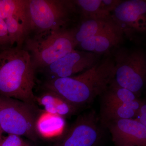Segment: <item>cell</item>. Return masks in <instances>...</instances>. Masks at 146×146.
<instances>
[{
  "instance_id": "6da1fadb",
  "label": "cell",
  "mask_w": 146,
  "mask_h": 146,
  "mask_svg": "<svg viewBox=\"0 0 146 146\" xmlns=\"http://www.w3.org/2000/svg\"><path fill=\"white\" fill-rule=\"evenodd\" d=\"M115 65L108 54L92 68L70 77L48 80L44 87L54 92L78 110L100 96L113 80Z\"/></svg>"
},
{
  "instance_id": "7a4b0ae2",
  "label": "cell",
  "mask_w": 146,
  "mask_h": 146,
  "mask_svg": "<svg viewBox=\"0 0 146 146\" xmlns=\"http://www.w3.org/2000/svg\"><path fill=\"white\" fill-rule=\"evenodd\" d=\"M36 69L28 52L16 47L0 52V96L36 106Z\"/></svg>"
},
{
  "instance_id": "3957f363",
  "label": "cell",
  "mask_w": 146,
  "mask_h": 146,
  "mask_svg": "<svg viewBox=\"0 0 146 146\" xmlns=\"http://www.w3.org/2000/svg\"><path fill=\"white\" fill-rule=\"evenodd\" d=\"M27 15L29 34L36 35L70 29L80 13L74 1L27 0Z\"/></svg>"
},
{
  "instance_id": "277c9868",
  "label": "cell",
  "mask_w": 146,
  "mask_h": 146,
  "mask_svg": "<svg viewBox=\"0 0 146 146\" xmlns=\"http://www.w3.org/2000/svg\"><path fill=\"white\" fill-rule=\"evenodd\" d=\"M25 49L28 52L36 70H41L75 49L76 45L72 29L35 35L25 40Z\"/></svg>"
},
{
  "instance_id": "5b68a950",
  "label": "cell",
  "mask_w": 146,
  "mask_h": 146,
  "mask_svg": "<svg viewBox=\"0 0 146 146\" xmlns=\"http://www.w3.org/2000/svg\"><path fill=\"white\" fill-rule=\"evenodd\" d=\"M39 113L35 106L0 96V126L3 132L35 141L38 136L36 123Z\"/></svg>"
},
{
  "instance_id": "8992f818",
  "label": "cell",
  "mask_w": 146,
  "mask_h": 146,
  "mask_svg": "<svg viewBox=\"0 0 146 146\" xmlns=\"http://www.w3.org/2000/svg\"><path fill=\"white\" fill-rule=\"evenodd\" d=\"M115 74L113 81L139 97L146 81V56L141 48L117 50L113 56Z\"/></svg>"
},
{
  "instance_id": "52a82bcc",
  "label": "cell",
  "mask_w": 146,
  "mask_h": 146,
  "mask_svg": "<svg viewBox=\"0 0 146 146\" xmlns=\"http://www.w3.org/2000/svg\"><path fill=\"white\" fill-rule=\"evenodd\" d=\"M105 129L94 110L84 112L78 117L56 146H98Z\"/></svg>"
},
{
  "instance_id": "ba28073f",
  "label": "cell",
  "mask_w": 146,
  "mask_h": 146,
  "mask_svg": "<svg viewBox=\"0 0 146 146\" xmlns=\"http://www.w3.org/2000/svg\"><path fill=\"white\" fill-rule=\"evenodd\" d=\"M115 23L122 31L124 36L131 39L146 31V1H122L111 13Z\"/></svg>"
},
{
  "instance_id": "9c48e42d",
  "label": "cell",
  "mask_w": 146,
  "mask_h": 146,
  "mask_svg": "<svg viewBox=\"0 0 146 146\" xmlns=\"http://www.w3.org/2000/svg\"><path fill=\"white\" fill-rule=\"evenodd\" d=\"M99 55L84 50L74 49L42 70L48 80L70 77L87 70L99 61Z\"/></svg>"
},
{
  "instance_id": "30bf717a",
  "label": "cell",
  "mask_w": 146,
  "mask_h": 146,
  "mask_svg": "<svg viewBox=\"0 0 146 146\" xmlns=\"http://www.w3.org/2000/svg\"><path fill=\"white\" fill-rule=\"evenodd\" d=\"M104 125L117 146H146V126L135 119L116 120Z\"/></svg>"
},
{
  "instance_id": "8fae6325",
  "label": "cell",
  "mask_w": 146,
  "mask_h": 146,
  "mask_svg": "<svg viewBox=\"0 0 146 146\" xmlns=\"http://www.w3.org/2000/svg\"><path fill=\"white\" fill-rule=\"evenodd\" d=\"M123 33L119 27L114 23L94 36L86 39L77 46L82 50L101 55L109 53L124 40Z\"/></svg>"
},
{
  "instance_id": "7c38bea8",
  "label": "cell",
  "mask_w": 146,
  "mask_h": 146,
  "mask_svg": "<svg viewBox=\"0 0 146 146\" xmlns=\"http://www.w3.org/2000/svg\"><path fill=\"white\" fill-rule=\"evenodd\" d=\"M114 23L111 14L80 18L78 25L75 28L72 29L76 46Z\"/></svg>"
},
{
  "instance_id": "4fadbf2b",
  "label": "cell",
  "mask_w": 146,
  "mask_h": 146,
  "mask_svg": "<svg viewBox=\"0 0 146 146\" xmlns=\"http://www.w3.org/2000/svg\"><path fill=\"white\" fill-rule=\"evenodd\" d=\"M142 101L137 100L126 104H101L100 119L104 125L122 119H134Z\"/></svg>"
},
{
  "instance_id": "5bb4252c",
  "label": "cell",
  "mask_w": 146,
  "mask_h": 146,
  "mask_svg": "<svg viewBox=\"0 0 146 146\" xmlns=\"http://www.w3.org/2000/svg\"><path fill=\"white\" fill-rule=\"evenodd\" d=\"M36 102L43 106L45 111L59 115L60 117H70L77 112L78 110L59 95L54 92L47 91L38 98Z\"/></svg>"
},
{
  "instance_id": "9a60e30c",
  "label": "cell",
  "mask_w": 146,
  "mask_h": 146,
  "mask_svg": "<svg viewBox=\"0 0 146 146\" xmlns=\"http://www.w3.org/2000/svg\"><path fill=\"white\" fill-rule=\"evenodd\" d=\"M65 126V120L59 115L44 112L39 113L36 123L38 135L45 138H50L59 135Z\"/></svg>"
},
{
  "instance_id": "2e32d148",
  "label": "cell",
  "mask_w": 146,
  "mask_h": 146,
  "mask_svg": "<svg viewBox=\"0 0 146 146\" xmlns=\"http://www.w3.org/2000/svg\"><path fill=\"white\" fill-rule=\"evenodd\" d=\"M7 27L10 45L16 44L21 48L29 35L28 20L27 11L4 20Z\"/></svg>"
},
{
  "instance_id": "e0dca14e",
  "label": "cell",
  "mask_w": 146,
  "mask_h": 146,
  "mask_svg": "<svg viewBox=\"0 0 146 146\" xmlns=\"http://www.w3.org/2000/svg\"><path fill=\"white\" fill-rule=\"evenodd\" d=\"M100 97L101 104H126L139 100L135 94L118 86L113 80Z\"/></svg>"
},
{
  "instance_id": "ac0fdd59",
  "label": "cell",
  "mask_w": 146,
  "mask_h": 146,
  "mask_svg": "<svg viewBox=\"0 0 146 146\" xmlns=\"http://www.w3.org/2000/svg\"><path fill=\"white\" fill-rule=\"evenodd\" d=\"M80 18L92 16L110 15L106 10L102 0H76Z\"/></svg>"
},
{
  "instance_id": "d6986e66",
  "label": "cell",
  "mask_w": 146,
  "mask_h": 146,
  "mask_svg": "<svg viewBox=\"0 0 146 146\" xmlns=\"http://www.w3.org/2000/svg\"><path fill=\"white\" fill-rule=\"evenodd\" d=\"M27 0H0V17L4 20L26 12Z\"/></svg>"
},
{
  "instance_id": "ffe728a7",
  "label": "cell",
  "mask_w": 146,
  "mask_h": 146,
  "mask_svg": "<svg viewBox=\"0 0 146 146\" xmlns=\"http://www.w3.org/2000/svg\"><path fill=\"white\" fill-rule=\"evenodd\" d=\"M0 146H30L21 138V136L9 134L2 140Z\"/></svg>"
},
{
  "instance_id": "44dd1931",
  "label": "cell",
  "mask_w": 146,
  "mask_h": 146,
  "mask_svg": "<svg viewBox=\"0 0 146 146\" xmlns=\"http://www.w3.org/2000/svg\"><path fill=\"white\" fill-rule=\"evenodd\" d=\"M10 44L7 27L4 20L0 17V45Z\"/></svg>"
},
{
  "instance_id": "7402d4cb",
  "label": "cell",
  "mask_w": 146,
  "mask_h": 146,
  "mask_svg": "<svg viewBox=\"0 0 146 146\" xmlns=\"http://www.w3.org/2000/svg\"><path fill=\"white\" fill-rule=\"evenodd\" d=\"M134 119L146 126V103L145 101H142Z\"/></svg>"
},
{
  "instance_id": "603a6c76",
  "label": "cell",
  "mask_w": 146,
  "mask_h": 146,
  "mask_svg": "<svg viewBox=\"0 0 146 146\" xmlns=\"http://www.w3.org/2000/svg\"><path fill=\"white\" fill-rule=\"evenodd\" d=\"M3 133V130H2L1 128V126H0V141L2 142V134Z\"/></svg>"
},
{
  "instance_id": "cb8c5ba5",
  "label": "cell",
  "mask_w": 146,
  "mask_h": 146,
  "mask_svg": "<svg viewBox=\"0 0 146 146\" xmlns=\"http://www.w3.org/2000/svg\"><path fill=\"white\" fill-rule=\"evenodd\" d=\"M2 142H1V141H0V145H1V143Z\"/></svg>"
}]
</instances>
